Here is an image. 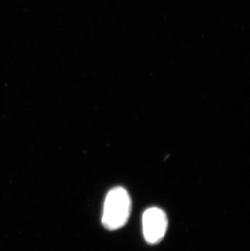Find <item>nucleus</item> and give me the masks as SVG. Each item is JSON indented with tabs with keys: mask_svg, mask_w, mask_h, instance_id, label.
Segmentation results:
<instances>
[{
	"mask_svg": "<svg viewBox=\"0 0 250 251\" xmlns=\"http://www.w3.org/2000/svg\"><path fill=\"white\" fill-rule=\"evenodd\" d=\"M132 201L127 190L115 187L109 191L104 201L101 224L110 231L117 230L127 223L131 214Z\"/></svg>",
	"mask_w": 250,
	"mask_h": 251,
	"instance_id": "nucleus-1",
	"label": "nucleus"
},
{
	"mask_svg": "<svg viewBox=\"0 0 250 251\" xmlns=\"http://www.w3.org/2000/svg\"><path fill=\"white\" fill-rule=\"evenodd\" d=\"M168 218L162 209H147L142 216L143 235L147 243L154 245L162 241L168 229Z\"/></svg>",
	"mask_w": 250,
	"mask_h": 251,
	"instance_id": "nucleus-2",
	"label": "nucleus"
}]
</instances>
